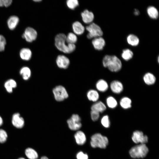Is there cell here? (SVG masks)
<instances>
[{"label": "cell", "mask_w": 159, "mask_h": 159, "mask_svg": "<svg viewBox=\"0 0 159 159\" xmlns=\"http://www.w3.org/2000/svg\"><path fill=\"white\" fill-rule=\"evenodd\" d=\"M72 28L74 33L78 35L83 34L85 30L84 26L78 21H76L73 23Z\"/></svg>", "instance_id": "16"}, {"label": "cell", "mask_w": 159, "mask_h": 159, "mask_svg": "<svg viewBox=\"0 0 159 159\" xmlns=\"http://www.w3.org/2000/svg\"><path fill=\"white\" fill-rule=\"evenodd\" d=\"M54 97L56 100L61 102L68 97V94L65 88L61 85L54 87L52 90Z\"/></svg>", "instance_id": "6"}, {"label": "cell", "mask_w": 159, "mask_h": 159, "mask_svg": "<svg viewBox=\"0 0 159 159\" xmlns=\"http://www.w3.org/2000/svg\"><path fill=\"white\" fill-rule=\"evenodd\" d=\"M90 115L92 120L94 121H97L100 116V113L94 110H91Z\"/></svg>", "instance_id": "36"}, {"label": "cell", "mask_w": 159, "mask_h": 159, "mask_svg": "<svg viewBox=\"0 0 159 159\" xmlns=\"http://www.w3.org/2000/svg\"><path fill=\"white\" fill-rule=\"evenodd\" d=\"M81 15L83 21L86 24H91L94 19L93 13L87 9L82 12Z\"/></svg>", "instance_id": "13"}, {"label": "cell", "mask_w": 159, "mask_h": 159, "mask_svg": "<svg viewBox=\"0 0 159 159\" xmlns=\"http://www.w3.org/2000/svg\"><path fill=\"white\" fill-rule=\"evenodd\" d=\"M131 100L129 98L123 97L121 100L120 104L121 107L125 109H127L131 107Z\"/></svg>", "instance_id": "27"}, {"label": "cell", "mask_w": 159, "mask_h": 159, "mask_svg": "<svg viewBox=\"0 0 159 159\" xmlns=\"http://www.w3.org/2000/svg\"><path fill=\"white\" fill-rule=\"evenodd\" d=\"M86 29L88 32L87 37L89 39L101 37L103 34L100 27L94 23H92L86 26Z\"/></svg>", "instance_id": "5"}, {"label": "cell", "mask_w": 159, "mask_h": 159, "mask_svg": "<svg viewBox=\"0 0 159 159\" xmlns=\"http://www.w3.org/2000/svg\"><path fill=\"white\" fill-rule=\"evenodd\" d=\"M87 97L90 101L94 102L97 101L99 98V95L97 92L95 90H90L87 93Z\"/></svg>", "instance_id": "22"}, {"label": "cell", "mask_w": 159, "mask_h": 159, "mask_svg": "<svg viewBox=\"0 0 159 159\" xmlns=\"http://www.w3.org/2000/svg\"><path fill=\"white\" fill-rule=\"evenodd\" d=\"M67 7L71 9H74L79 5L78 1L77 0H68L66 1Z\"/></svg>", "instance_id": "32"}, {"label": "cell", "mask_w": 159, "mask_h": 159, "mask_svg": "<svg viewBox=\"0 0 159 159\" xmlns=\"http://www.w3.org/2000/svg\"><path fill=\"white\" fill-rule=\"evenodd\" d=\"M19 21V18L17 16H11L7 21L9 28L11 30L14 29L18 25Z\"/></svg>", "instance_id": "17"}, {"label": "cell", "mask_w": 159, "mask_h": 159, "mask_svg": "<svg viewBox=\"0 0 159 159\" xmlns=\"http://www.w3.org/2000/svg\"><path fill=\"white\" fill-rule=\"evenodd\" d=\"M18 159H25L23 158H20Z\"/></svg>", "instance_id": "43"}, {"label": "cell", "mask_w": 159, "mask_h": 159, "mask_svg": "<svg viewBox=\"0 0 159 159\" xmlns=\"http://www.w3.org/2000/svg\"><path fill=\"white\" fill-rule=\"evenodd\" d=\"M106 102L108 106L111 108H115L117 104L116 100L112 96H109L107 98Z\"/></svg>", "instance_id": "31"}, {"label": "cell", "mask_w": 159, "mask_h": 159, "mask_svg": "<svg viewBox=\"0 0 159 159\" xmlns=\"http://www.w3.org/2000/svg\"><path fill=\"white\" fill-rule=\"evenodd\" d=\"M149 16L152 19H156L158 17V12L157 9L153 6H150L147 9Z\"/></svg>", "instance_id": "24"}, {"label": "cell", "mask_w": 159, "mask_h": 159, "mask_svg": "<svg viewBox=\"0 0 159 159\" xmlns=\"http://www.w3.org/2000/svg\"><path fill=\"white\" fill-rule=\"evenodd\" d=\"M3 123V120L1 117L0 116V126H1Z\"/></svg>", "instance_id": "40"}, {"label": "cell", "mask_w": 159, "mask_h": 159, "mask_svg": "<svg viewBox=\"0 0 159 159\" xmlns=\"http://www.w3.org/2000/svg\"><path fill=\"white\" fill-rule=\"evenodd\" d=\"M40 159H49L47 157L45 156L42 157Z\"/></svg>", "instance_id": "41"}, {"label": "cell", "mask_w": 159, "mask_h": 159, "mask_svg": "<svg viewBox=\"0 0 159 159\" xmlns=\"http://www.w3.org/2000/svg\"><path fill=\"white\" fill-rule=\"evenodd\" d=\"M132 139L135 143H140L142 144H145L147 143L148 140L147 136L144 135L142 132L138 130L133 132Z\"/></svg>", "instance_id": "9"}, {"label": "cell", "mask_w": 159, "mask_h": 159, "mask_svg": "<svg viewBox=\"0 0 159 159\" xmlns=\"http://www.w3.org/2000/svg\"><path fill=\"white\" fill-rule=\"evenodd\" d=\"M133 55V53L131 50L126 49L123 50L122 57L125 60L128 61L132 57Z\"/></svg>", "instance_id": "30"}, {"label": "cell", "mask_w": 159, "mask_h": 159, "mask_svg": "<svg viewBox=\"0 0 159 159\" xmlns=\"http://www.w3.org/2000/svg\"><path fill=\"white\" fill-rule=\"evenodd\" d=\"M25 153L26 156L29 159H37L38 158L37 153L32 148H27L25 150Z\"/></svg>", "instance_id": "28"}, {"label": "cell", "mask_w": 159, "mask_h": 159, "mask_svg": "<svg viewBox=\"0 0 159 159\" xmlns=\"http://www.w3.org/2000/svg\"><path fill=\"white\" fill-rule=\"evenodd\" d=\"M23 118L20 116L19 113L14 114L12 117V122L15 127L17 128H22L24 125Z\"/></svg>", "instance_id": "11"}, {"label": "cell", "mask_w": 159, "mask_h": 159, "mask_svg": "<svg viewBox=\"0 0 159 159\" xmlns=\"http://www.w3.org/2000/svg\"><path fill=\"white\" fill-rule=\"evenodd\" d=\"M20 56L21 58L24 60H29L31 58L32 52L28 48H23L20 52Z\"/></svg>", "instance_id": "18"}, {"label": "cell", "mask_w": 159, "mask_h": 159, "mask_svg": "<svg viewBox=\"0 0 159 159\" xmlns=\"http://www.w3.org/2000/svg\"><path fill=\"white\" fill-rule=\"evenodd\" d=\"M17 84L16 81L13 79H9L7 80L4 85V87L7 91L9 93H11L13 89L16 87Z\"/></svg>", "instance_id": "23"}, {"label": "cell", "mask_w": 159, "mask_h": 159, "mask_svg": "<svg viewBox=\"0 0 159 159\" xmlns=\"http://www.w3.org/2000/svg\"><path fill=\"white\" fill-rule=\"evenodd\" d=\"M102 63L104 67H107L112 72L119 71L122 66L120 60L115 55H105L103 58Z\"/></svg>", "instance_id": "2"}, {"label": "cell", "mask_w": 159, "mask_h": 159, "mask_svg": "<svg viewBox=\"0 0 159 159\" xmlns=\"http://www.w3.org/2000/svg\"><path fill=\"white\" fill-rule=\"evenodd\" d=\"M92 43L95 49L100 50L103 49L105 42L103 38L99 37L94 38L92 41Z\"/></svg>", "instance_id": "12"}, {"label": "cell", "mask_w": 159, "mask_h": 159, "mask_svg": "<svg viewBox=\"0 0 159 159\" xmlns=\"http://www.w3.org/2000/svg\"><path fill=\"white\" fill-rule=\"evenodd\" d=\"M96 87L97 89L99 91L104 92L108 89V86L107 82L103 79L99 80L96 83Z\"/></svg>", "instance_id": "20"}, {"label": "cell", "mask_w": 159, "mask_h": 159, "mask_svg": "<svg viewBox=\"0 0 159 159\" xmlns=\"http://www.w3.org/2000/svg\"><path fill=\"white\" fill-rule=\"evenodd\" d=\"M81 119L79 115L73 114L67 121L69 128L72 130H79L82 126Z\"/></svg>", "instance_id": "7"}, {"label": "cell", "mask_w": 159, "mask_h": 159, "mask_svg": "<svg viewBox=\"0 0 159 159\" xmlns=\"http://www.w3.org/2000/svg\"><path fill=\"white\" fill-rule=\"evenodd\" d=\"M20 73L23 78L25 80H27L30 77L31 72L30 69L26 67H24L20 69Z\"/></svg>", "instance_id": "26"}, {"label": "cell", "mask_w": 159, "mask_h": 159, "mask_svg": "<svg viewBox=\"0 0 159 159\" xmlns=\"http://www.w3.org/2000/svg\"><path fill=\"white\" fill-rule=\"evenodd\" d=\"M34 1L35 2H40V1H42L41 0H34Z\"/></svg>", "instance_id": "42"}, {"label": "cell", "mask_w": 159, "mask_h": 159, "mask_svg": "<svg viewBox=\"0 0 159 159\" xmlns=\"http://www.w3.org/2000/svg\"><path fill=\"white\" fill-rule=\"evenodd\" d=\"M148 149L145 144H141L132 148L129 151L130 156L133 158H143L148 152Z\"/></svg>", "instance_id": "4"}, {"label": "cell", "mask_w": 159, "mask_h": 159, "mask_svg": "<svg viewBox=\"0 0 159 159\" xmlns=\"http://www.w3.org/2000/svg\"><path fill=\"white\" fill-rule=\"evenodd\" d=\"M7 137L6 132L4 130L0 129V143H3L6 140Z\"/></svg>", "instance_id": "34"}, {"label": "cell", "mask_w": 159, "mask_h": 159, "mask_svg": "<svg viewBox=\"0 0 159 159\" xmlns=\"http://www.w3.org/2000/svg\"><path fill=\"white\" fill-rule=\"evenodd\" d=\"M56 63L59 68L63 69L67 68L69 67L70 61L69 59L64 55H58L56 59Z\"/></svg>", "instance_id": "10"}, {"label": "cell", "mask_w": 159, "mask_h": 159, "mask_svg": "<svg viewBox=\"0 0 159 159\" xmlns=\"http://www.w3.org/2000/svg\"><path fill=\"white\" fill-rule=\"evenodd\" d=\"M6 44V40L2 35H0V52L3 51Z\"/></svg>", "instance_id": "35"}, {"label": "cell", "mask_w": 159, "mask_h": 159, "mask_svg": "<svg viewBox=\"0 0 159 159\" xmlns=\"http://www.w3.org/2000/svg\"><path fill=\"white\" fill-rule=\"evenodd\" d=\"M101 123L102 125L106 128H108L110 126V122L107 115L104 116L101 120Z\"/></svg>", "instance_id": "33"}, {"label": "cell", "mask_w": 159, "mask_h": 159, "mask_svg": "<svg viewBox=\"0 0 159 159\" xmlns=\"http://www.w3.org/2000/svg\"><path fill=\"white\" fill-rule=\"evenodd\" d=\"M112 91L114 93L119 94L123 90V86L121 82L117 80L112 81L110 84Z\"/></svg>", "instance_id": "14"}, {"label": "cell", "mask_w": 159, "mask_h": 159, "mask_svg": "<svg viewBox=\"0 0 159 159\" xmlns=\"http://www.w3.org/2000/svg\"><path fill=\"white\" fill-rule=\"evenodd\" d=\"M12 1L11 0H0V7H7L11 5Z\"/></svg>", "instance_id": "38"}, {"label": "cell", "mask_w": 159, "mask_h": 159, "mask_svg": "<svg viewBox=\"0 0 159 159\" xmlns=\"http://www.w3.org/2000/svg\"><path fill=\"white\" fill-rule=\"evenodd\" d=\"M66 35L63 33L57 34L55 38V45L58 49L65 53H70L75 49L74 44H66Z\"/></svg>", "instance_id": "1"}, {"label": "cell", "mask_w": 159, "mask_h": 159, "mask_svg": "<svg viewBox=\"0 0 159 159\" xmlns=\"http://www.w3.org/2000/svg\"><path fill=\"white\" fill-rule=\"evenodd\" d=\"M91 110L97 111L99 113L105 111L106 107L105 105L102 102H97L93 104L91 107Z\"/></svg>", "instance_id": "19"}, {"label": "cell", "mask_w": 159, "mask_h": 159, "mask_svg": "<svg viewBox=\"0 0 159 159\" xmlns=\"http://www.w3.org/2000/svg\"><path fill=\"white\" fill-rule=\"evenodd\" d=\"M108 143V140L107 138L102 135L100 133L95 134L91 137L90 144L93 148L98 147L105 148Z\"/></svg>", "instance_id": "3"}, {"label": "cell", "mask_w": 159, "mask_h": 159, "mask_svg": "<svg viewBox=\"0 0 159 159\" xmlns=\"http://www.w3.org/2000/svg\"><path fill=\"white\" fill-rule=\"evenodd\" d=\"M74 137L76 143L78 145H83L86 142V135L84 132L81 131H77L74 134Z\"/></svg>", "instance_id": "15"}, {"label": "cell", "mask_w": 159, "mask_h": 159, "mask_svg": "<svg viewBox=\"0 0 159 159\" xmlns=\"http://www.w3.org/2000/svg\"><path fill=\"white\" fill-rule=\"evenodd\" d=\"M159 57H158V62H159Z\"/></svg>", "instance_id": "44"}, {"label": "cell", "mask_w": 159, "mask_h": 159, "mask_svg": "<svg viewBox=\"0 0 159 159\" xmlns=\"http://www.w3.org/2000/svg\"><path fill=\"white\" fill-rule=\"evenodd\" d=\"M143 79L145 83L148 85L154 84L156 81V78L155 76L149 72L145 74Z\"/></svg>", "instance_id": "21"}, {"label": "cell", "mask_w": 159, "mask_h": 159, "mask_svg": "<svg viewBox=\"0 0 159 159\" xmlns=\"http://www.w3.org/2000/svg\"><path fill=\"white\" fill-rule=\"evenodd\" d=\"M77 159H88V155L82 151H80L76 155Z\"/></svg>", "instance_id": "37"}, {"label": "cell", "mask_w": 159, "mask_h": 159, "mask_svg": "<svg viewBox=\"0 0 159 159\" xmlns=\"http://www.w3.org/2000/svg\"><path fill=\"white\" fill-rule=\"evenodd\" d=\"M36 31L31 27H28L25 29L22 37L27 42H31L35 40L37 37Z\"/></svg>", "instance_id": "8"}, {"label": "cell", "mask_w": 159, "mask_h": 159, "mask_svg": "<svg viewBox=\"0 0 159 159\" xmlns=\"http://www.w3.org/2000/svg\"><path fill=\"white\" fill-rule=\"evenodd\" d=\"M127 41L129 44L134 46L138 45L139 42L138 37L133 34H130L127 36Z\"/></svg>", "instance_id": "25"}, {"label": "cell", "mask_w": 159, "mask_h": 159, "mask_svg": "<svg viewBox=\"0 0 159 159\" xmlns=\"http://www.w3.org/2000/svg\"><path fill=\"white\" fill-rule=\"evenodd\" d=\"M77 40V37L76 34L72 32L69 33L66 36V41L67 44H74Z\"/></svg>", "instance_id": "29"}, {"label": "cell", "mask_w": 159, "mask_h": 159, "mask_svg": "<svg viewBox=\"0 0 159 159\" xmlns=\"http://www.w3.org/2000/svg\"><path fill=\"white\" fill-rule=\"evenodd\" d=\"M134 13L135 15H138L140 14V12L138 9H135Z\"/></svg>", "instance_id": "39"}]
</instances>
